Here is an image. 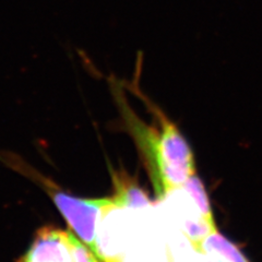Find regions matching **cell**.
Returning a JSON list of instances; mask_svg holds the SVG:
<instances>
[{
  "label": "cell",
  "instance_id": "cell-1",
  "mask_svg": "<svg viewBox=\"0 0 262 262\" xmlns=\"http://www.w3.org/2000/svg\"><path fill=\"white\" fill-rule=\"evenodd\" d=\"M154 188L159 198L183 188L195 174L193 154L175 125L162 122L161 131L149 133L145 144Z\"/></svg>",
  "mask_w": 262,
  "mask_h": 262
},
{
  "label": "cell",
  "instance_id": "cell-2",
  "mask_svg": "<svg viewBox=\"0 0 262 262\" xmlns=\"http://www.w3.org/2000/svg\"><path fill=\"white\" fill-rule=\"evenodd\" d=\"M20 262H97L71 232L54 227H42L35 234L30 248Z\"/></svg>",
  "mask_w": 262,
  "mask_h": 262
},
{
  "label": "cell",
  "instance_id": "cell-3",
  "mask_svg": "<svg viewBox=\"0 0 262 262\" xmlns=\"http://www.w3.org/2000/svg\"><path fill=\"white\" fill-rule=\"evenodd\" d=\"M53 198L68 225L96 256L97 224L106 213L116 208L113 199H81L60 191L53 193Z\"/></svg>",
  "mask_w": 262,
  "mask_h": 262
},
{
  "label": "cell",
  "instance_id": "cell-4",
  "mask_svg": "<svg viewBox=\"0 0 262 262\" xmlns=\"http://www.w3.org/2000/svg\"><path fill=\"white\" fill-rule=\"evenodd\" d=\"M115 193L112 199L116 208H143L150 206V199L137 184L125 175L113 176Z\"/></svg>",
  "mask_w": 262,
  "mask_h": 262
},
{
  "label": "cell",
  "instance_id": "cell-5",
  "mask_svg": "<svg viewBox=\"0 0 262 262\" xmlns=\"http://www.w3.org/2000/svg\"><path fill=\"white\" fill-rule=\"evenodd\" d=\"M198 251L209 253V255L217 257L224 262H249L235 244L225 238L217 231L206 237V239L200 245Z\"/></svg>",
  "mask_w": 262,
  "mask_h": 262
},
{
  "label": "cell",
  "instance_id": "cell-6",
  "mask_svg": "<svg viewBox=\"0 0 262 262\" xmlns=\"http://www.w3.org/2000/svg\"><path fill=\"white\" fill-rule=\"evenodd\" d=\"M184 188L186 192L189 194V196L192 199L195 208L198 209L199 214L210 224L215 225L208 194L206 189H204L201 180L195 176V174H193L187 180V183L184 185Z\"/></svg>",
  "mask_w": 262,
  "mask_h": 262
}]
</instances>
